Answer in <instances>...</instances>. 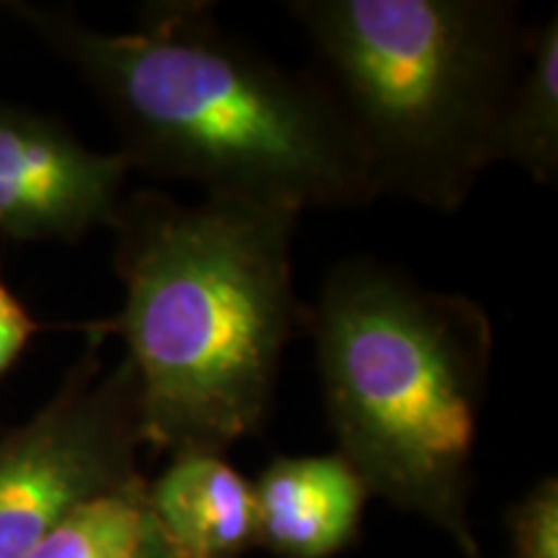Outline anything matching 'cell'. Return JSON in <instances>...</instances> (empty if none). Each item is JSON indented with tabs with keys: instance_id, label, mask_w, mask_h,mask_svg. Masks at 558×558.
Listing matches in <instances>:
<instances>
[{
	"instance_id": "6da1fadb",
	"label": "cell",
	"mask_w": 558,
	"mask_h": 558,
	"mask_svg": "<svg viewBox=\"0 0 558 558\" xmlns=\"http://www.w3.org/2000/svg\"><path fill=\"white\" fill-rule=\"evenodd\" d=\"M11 11L107 104L130 169L298 215L375 197L326 83L230 37L202 3L150 5L132 32L94 29L60 9Z\"/></svg>"
},
{
	"instance_id": "7a4b0ae2",
	"label": "cell",
	"mask_w": 558,
	"mask_h": 558,
	"mask_svg": "<svg viewBox=\"0 0 558 558\" xmlns=\"http://www.w3.org/2000/svg\"><path fill=\"white\" fill-rule=\"evenodd\" d=\"M298 218L246 199L122 197L109 228L124 305L90 329L128 344L143 442L218 452L264 427L298 316Z\"/></svg>"
},
{
	"instance_id": "3957f363",
	"label": "cell",
	"mask_w": 558,
	"mask_h": 558,
	"mask_svg": "<svg viewBox=\"0 0 558 558\" xmlns=\"http://www.w3.org/2000/svg\"><path fill=\"white\" fill-rule=\"evenodd\" d=\"M375 197L452 213L488 166L530 34L501 0H295Z\"/></svg>"
},
{
	"instance_id": "277c9868",
	"label": "cell",
	"mask_w": 558,
	"mask_h": 558,
	"mask_svg": "<svg viewBox=\"0 0 558 558\" xmlns=\"http://www.w3.org/2000/svg\"><path fill=\"white\" fill-rule=\"evenodd\" d=\"M308 326L339 456L367 488L458 530L492 367L486 311L383 262L344 259Z\"/></svg>"
},
{
	"instance_id": "5b68a950",
	"label": "cell",
	"mask_w": 558,
	"mask_h": 558,
	"mask_svg": "<svg viewBox=\"0 0 558 558\" xmlns=\"http://www.w3.org/2000/svg\"><path fill=\"white\" fill-rule=\"evenodd\" d=\"M88 331L58 393L0 439V558H29L75 507L137 478V373L128 357L104 373V333Z\"/></svg>"
},
{
	"instance_id": "8992f818",
	"label": "cell",
	"mask_w": 558,
	"mask_h": 558,
	"mask_svg": "<svg viewBox=\"0 0 558 558\" xmlns=\"http://www.w3.org/2000/svg\"><path fill=\"white\" fill-rule=\"evenodd\" d=\"M130 163L88 148L54 117L0 104V235L13 241H81L109 228Z\"/></svg>"
},
{
	"instance_id": "52a82bcc",
	"label": "cell",
	"mask_w": 558,
	"mask_h": 558,
	"mask_svg": "<svg viewBox=\"0 0 558 558\" xmlns=\"http://www.w3.org/2000/svg\"><path fill=\"white\" fill-rule=\"evenodd\" d=\"M256 492L259 538L288 558H326L357 533L367 484L344 456L277 458Z\"/></svg>"
},
{
	"instance_id": "ba28073f",
	"label": "cell",
	"mask_w": 558,
	"mask_h": 558,
	"mask_svg": "<svg viewBox=\"0 0 558 558\" xmlns=\"http://www.w3.org/2000/svg\"><path fill=\"white\" fill-rule=\"evenodd\" d=\"M148 501L184 558H230L259 541L254 486L218 452H179Z\"/></svg>"
},
{
	"instance_id": "9c48e42d",
	"label": "cell",
	"mask_w": 558,
	"mask_h": 558,
	"mask_svg": "<svg viewBox=\"0 0 558 558\" xmlns=\"http://www.w3.org/2000/svg\"><path fill=\"white\" fill-rule=\"evenodd\" d=\"M29 558H184L153 514L148 488L132 478L65 514Z\"/></svg>"
},
{
	"instance_id": "30bf717a",
	"label": "cell",
	"mask_w": 558,
	"mask_h": 558,
	"mask_svg": "<svg viewBox=\"0 0 558 558\" xmlns=\"http://www.w3.org/2000/svg\"><path fill=\"white\" fill-rule=\"evenodd\" d=\"M497 163H514L541 184L558 177V19L530 32L522 68L497 137Z\"/></svg>"
},
{
	"instance_id": "8fae6325",
	"label": "cell",
	"mask_w": 558,
	"mask_h": 558,
	"mask_svg": "<svg viewBox=\"0 0 558 558\" xmlns=\"http://www.w3.org/2000/svg\"><path fill=\"white\" fill-rule=\"evenodd\" d=\"M514 558H558V484L543 478L512 512Z\"/></svg>"
},
{
	"instance_id": "7c38bea8",
	"label": "cell",
	"mask_w": 558,
	"mask_h": 558,
	"mask_svg": "<svg viewBox=\"0 0 558 558\" xmlns=\"http://www.w3.org/2000/svg\"><path fill=\"white\" fill-rule=\"evenodd\" d=\"M37 324L21 300L0 282V378L9 373L19 354L29 344Z\"/></svg>"
}]
</instances>
